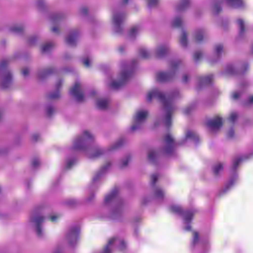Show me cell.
I'll return each instance as SVG.
<instances>
[{"label":"cell","instance_id":"cell-1","mask_svg":"<svg viewBox=\"0 0 253 253\" xmlns=\"http://www.w3.org/2000/svg\"><path fill=\"white\" fill-rule=\"evenodd\" d=\"M81 234V229L79 226H75L72 228L66 236V240L68 245L72 247H75L78 243Z\"/></svg>","mask_w":253,"mask_h":253},{"label":"cell","instance_id":"cell-2","mask_svg":"<svg viewBox=\"0 0 253 253\" xmlns=\"http://www.w3.org/2000/svg\"><path fill=\"white\" fill-rule=\"evenodd\" d=\"M169 52L168 47L165 45H161L158 47L156 51V55L158 58L165 57Z\"/></svg>","mask_w":253,"mask_h":253},{"label":"cell","instance_id":"cell-3","mask_svg":"<svg viewBox=\"0 0 253 253\" xmlns=\"http://www.w3.org/2000/svg\"><path fill=\"white\" fill-rule=\"evenodd\" d=\"M190 3V0H180L177 5V9L180 12H184L189 7Z\"/></svg>","mask_w":253,"mask_h":253},{"label":"cell","instance_id":"cell-4","mask_svg":"<svg viewBox=\"0 0 253 253\" xmlns=\"http://www.w3.org/2000/svg\"><path fill=\"white\" fill-rule=\"evenodd\" d=\"M227 2L229 6L234 8H240L244 5L243 0H227Z\"/></svg>","mask_w":253,"mask_h":253},{"label":"cell","instance_id":"cell-5","mask_svg":"<svg viewBox=\"0 0 253 253\" xmlns=\"http://www.w3.org/2000/svg\"><path fill=\"white\" fill-rule=\"evenodd\" d=\"M194 39L195 42L197 43H201L203 42L205 39V33L201 29L197 30L194 36Z\"/></svg>","mask_w":253,"mask_h":253},{"label":"cell","instance_id":"cell-6","mask_svg":"<svg viewBox=\"0 0 253 253\" xmlns=\"http://www.w3.org/2000/svg\"><path fill=\"white\" fill-rule=\"evenodd\" d=\"M169 78V77L168 75V74L164 72H160L158 73L156 76V79L157 81L161 83L167 82V81L168 80Z\"/></svg>","mask_w":253,"mask_h":253},{"label":"cell","instance_id":"cell-7","mask_svg":"<svg viewBox=\"0 0 253 253\" xmlns=\"http://www.w3.org/2000/svg\"><path fill=\"white\" fill-rule=\"evenodd\" d=\"M183 23V20L181 17L177 16L173 20L172 25L173 27L175 28H178L181 27Z\"/></svg>","mask_w":253,"mask_h":253},{"label":"cell","instance_id":"cell-8","mask_svg":"<svg viewBox=\"0 0 253 253\" xmlns=\"http://www.w3.org/2000/svg\"><path fill=\"white\" fill-rule=\"evenodd\" d=\"M118 194V192H117V190L116 189L115 190H113L112 192H111L105 198V201H104V202L106 203V204H108V203H110V202H111V201L112 200H113L116 197V196H117Z\"/></svg>","mask_w":253,"mask_h":253},{"label":"cell","instance_id":"cell-9","mask_svg":"<svg viewBox=\"0 0 253 253\" xmlns=\"http://www.w3.org/2000/svg\"><path fill=\"white\" fill-rule=\"evenodd\" d=\"M180 43L181 45L184 46V47H186L188 45V38H187V35L186 32H183L179 39Z\"/></svg>","mask_w":253,"mask_h":253},{"label":"cell","instance_id":"cell-10","mask_svg":"<svg viewBox=\"0 0 253 253\" xmlns=\"http://www.w3.org/2000/svg\"><path fill=\"white\" fill-rule=\"evenodd\" d=\"M235 182H236V179L235 178H232L230 180V181L228 183V184H227V185L226 186L225 188L224 189V193L227 192L229 189H230L232 187V186L234 185Z\"/></svg>","mask_w":253,"mask_h":253},{"label":"cell","instance_id":"cell-11","mask_svg":"<svg viewBox=\"0 0 253 253\" xmlns=\"http://www.w3.org/2000/svg\"><path fill=\"white\" fill-rule=\"evenodd\" d=\"M213 126L216 128H219L222 125V120L220 117H218L213 123Z\"/></svg>","mask_w":253,"mask_h":253},{"label":"cell","instance_id":"cell-12","mask_svg":"<svg viewBox=\"0 0 253 253\" xmlns=\"http://www.w3.org/2000/svg\"><path fill=\"white\" fill-rule=\"evenodd\" d=\"M171 210L174 213L180 214L183 213V209L182 208L179 206H173L171 207Z\"/></svg>","mask_w":253,"mask_h":253},{"label":"cell","instance_id":"cell-13","mask_svg":"<svg viewBox=\"0 0 253 253\" xmlns=\"http://www.w3.org/2000/svg\"><path fill=\"white\" fill-rule=\"evenodd\" d=\"M222 10V7L219 3H216L213 7V12L215 14H219Z\"/></svg>","mask_w":253,"mask_h":253},{"label":"cell","instance_id":"cell-14","mask_svg":"<svg viewBox=\"0 0 253 253\" xmlns=\"http://www.w3.org/2000/svg\"><path fill=\"white\" fill-rule=\"evenodd\" d=\"M223 168V165L222 163H219L215 167L214 169V173L216 174H218L222 170V169Z\"/></svg>","mask_w":253,"mask_h":253},{"label":"cell","instance_id":"cell-15","mask_svg":"<svg viewBox=\"0 0 253 253\" xmlns=\"http://www.w3.org/2000/svg\"><path fill=\"white\" fill-rule=\"evenodd\" d=\"M193 216H194V215H193V213H190V212L187 213L185 216V217H184L185 221L187 222H190L191 221V220L193 219Z\"/></svg>","mask_w":253,"mask_h":253},{"label":"cell","instance_id":"cell-16","mask_svg":"<svg viewBox=\"0 0 253 253\" xmlns=\"http://www.w3.org/2000/svg\"><path fill=\"white\" fill-rule=\"evenodd\" d=\"M238 23L239 24V27L241 31H244L245 30V23L244 21L241 19H239L238 20Z\"/></svg>","mask_w":253,"mask_h":253},{"label":"cell","instance_id":"cell-17","mask_svg":"<svg viewBox=\"0 0 253 253\" xmlns=\"http://www.w3.org/2000/svg\"><path fill=\"white\" fill-rule=\"evenodd\" d=\"M155 194H156V196L159 198H162L164 196V193L163 191L161 189L157 190L155 192Z\"/></svg>","mask_w":253,"mask_h":253},{"label":"cell","instance_id":"cell-18","mask_svg":"<svg viewBox=\"0 0 253 253\" xmlns=\"http://www.w3.org/2000/svg\"><path fill=\"white\" fill-rule=\"evenodd\" d=\"M149 159L151 160H154L156 158V154L155 151H152L148 154Z\"/></svg>","mask_w":253,"mask_h":253},{"label":"cell","instance_id":"cell-19","mask_svg":"<svg viewBox=\"0 0 253 253\" xmlns=\"http://www.w3.org/2000/svg\"><path fill=\"white\" fill-rule=\"evenodd\" d=\"M147 115V113L145 111H142L140 112L139 115V118L140 120H144L145 119Z\"/></svg>","mask_w":253,"mask_h":253},{"label":"cell","instance_id":"cell-20","mask_svg":"<svg viewBox=\"0 0 253 253\" xmlns=\"http://www.w3.org/2000/svg\"><path fill=\"white\" fill-rule=\"evenodd\" d=\"M165 140L168 143H172L174 142V138H172V137L170 135H168L166 137Z\"/></svg>","mask_w":253,"mask_h":253},{"label":"cell","instance_id":"cell-21","mask_svg":"<svg viewBox=\"0 0 253 253\" xmlns=\"http://www.w3.org/2000/svg\"><path fill=\"white\" fill-rule=\"evenodd\" d=\"M223 48V46L221 45H219L216 47V51L218 53H220L222 51Z\"/></svg>","mask_w":253,"mask_h":253},{"label":"cell","instance_id":"cell-22","mask_svg":"<svg viewBox=\"0 0 253 253\" xmlns=\"http://www.w3.org/2000/svg\"><path fill=\"white\" fill-rule=\"evenodd\" d=\"M201 52H199V51L197 52L195 54V55H194L195 58L196 60H199L201 58Z\"/></svg>","mask_w":253,"mask_h":253},{"label":"cell","instance_id":"cell-23","mask_svg":"<svg viewBox=\"0 0 253 253\" xmlns=\"http://www.w3.org/2000/svg\"><path fill=\"white\" fill-rule=\"evenodd\" d=\"M165 151L166 152V153H168V154H171L172 151H173V149L171 147H166L165 149Z\"/></svg>","mask_w":253,"mask_h":253},{"label":"cell","instance_id":"cell-24","mask_svg":"<svg viewBox=\"0 0 253 253\" xmlns=\"http://www.w3.org/2000/svg\"><path fill=\"white\" fill-rule=\"evenodd\" d=\"M158 3V0H150V3L151 5L155 6Z\"/></svg>","mask_w":253,"mask_h":253},{"label":"cell","instance_id":"cell-25","mask_svg":"<svg viewBox=\"0 0 253 253\" xmlns=\"http://www.w3.org/2000/svg\"><path fill=\"white\" fill-rule=\"evenodd\" d=\"M241 162V159H238L237 160H236L235 161V162L234 163V168H236L237 167H238V166L239 165V163H240Z\"/></svg>","mask_w":253,"mask_h":253},{"label":"cell","instance_id":"cell-26","mask_svg":"<svg viewBox=\"0 0 253 253\" xmlns=\"http://www.w3.org/2000/svg\"><path fill=\"white\" fill-rule=\"evenodd\" d=\"M199 238V235L197 233H195V234H194V240L195 242H196V241H197L198 240Z\"/></svg>","mask_w":253,"mask_h":253},{"label":"cell","instance_id":"cell-27","mask_svg":"<svg viewBox=\"0 0 253 253\" xmlns=\"http://www.w3.org/2000/svg\"><path fill=\"white\" fill-rule=\"evenodd\" d=\"M230 119L231 120L234 121L236 119V115L235 114H233V115L232 116H231Z\"/></svg>","mask_w":253,"mask_h":253}]
</instances>
